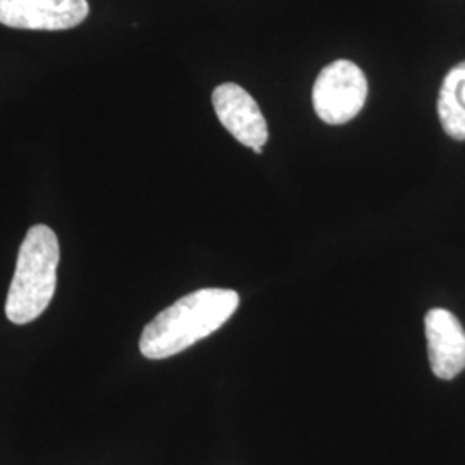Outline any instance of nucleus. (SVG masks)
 Wrapping results in <instances>:
<instances>
[{"mask_svg":"<svg viewBox=\"0 0 465 465\" xmlns=\"http://www.w3.org/2000/svg\"><path fill=\"white\" fill-rule=\"evenodd\" d=\"M213 105L221 124L245 147L266 145L267 123L257 102L240 84H223L213 94Z\"/></svg>","mask_w":465,"mask_h":465,"instance_id":"nucleus-5","label":"nucleus"},{"mask_svg":"<svg viewBox=\"0 0 465 465\" xmlns=\"http://www.w3.org/2000/svg\"><path fill=\"white\" fill-rule=\"evenodd\" d=\"M88 13L86 0H0V25L16 30H71Z\"/></svg>","mask_w":465,"mask_h":465,"instance_id":"nucleus-4","label":"nucleus"},{"mask_svg":"<svg viewBox=\"0 0 465 465\" xmlns=\"http://www.w3.org/2000/svg\"><path fill=\"white\" fill-rule=\"evenodd\" d=\"M59 240L45 224L30 228L17 253L16 271L5 300V316L15 324H28L42 316L55 293Z\"/></svg>","mask_w":465,"mask_h":465,"instance_id":"nucleus-2","label":"nucleus"},{"mask_svg":"<svg viewBox=\"0 0 465 465\" xmlns=\"http://www.w3.org/2000/svg\"><path fill=\"white\" fill-rule=\"evenodd\" d=\"M240 297L232 290L203 288L174 302L153 317L140 338V351L150 361L182 353L217 331L236 312Z\"/></svg>","mask_w":465,"mask_h":465,"instance_id":"nucleus-1","label":"nucleus"},{"mask_svg":"<svg viewBox=\"0 0 465 465\" xmlns=\"http://www.w3.org/2000/svg\"><path fill=\"white\" fill-rule=\"evenodd\" d=\"M428 355L440 380H453L465 369V331L460 321L445 309H432L424 319Z\"/></svg>","mask_w":465,"mask_h":465,"instance_id":"nucleus-6","label":"nucleus"},{"mask_svg":"<svg viewBox=\"0 0 465 465\" xmlns=\"http://www.w3.org/2000/svg\"><path fill=\"white\" fill-rule=\"evenodd\" d=\"M367 97V80L362 69L345 61H334L317 76L312 104L317 116L326 124H345L357 116Z\"/></svg>","mask_w":465,"mask_h":465,"instance_id":"nucleus-3","label":"nucleus"},{"mask_svg":"<svg viewBox=\"0 0 465 465\" xmlns=\"http://www.w3.org/2000/svg\"><path fill=\"white\" fill-rule=\"evenodd\" d=\"M464 84L465 63H460L445 76L438 97V116L443 130L453 140H465V105L459 97Z\"/></svg>","mask_w":465,"mask_h":465,"instance_id":"nucleus-7","label":"nucleus"},{"mask_svg":"<svg viewBox=\"0 0 465 465\" xmlns=\"http://www.w3.org/2000/svg\"><path fill=\"white\" fill-rule=\"evenodd\" d=\"M459 97H460V102L465 105V84L460 86V90H459Z\"/></svg>","mask_w":465,"mask_h":465,"instance_id":"nucleus-8","label":"nucleus"}]
</instances>
